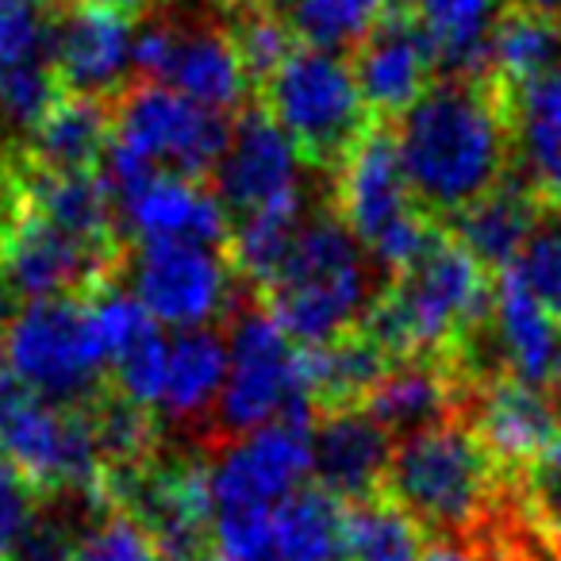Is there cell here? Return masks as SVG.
<instances>
[{"label":"cell","instance_id":"cell-1","mask_svg":"<svg viewBox=\"0 0 561 561\" xmlns=\"http://www.w3.org/2000/svg\"><path fill=\"white\" fill-rule=\"evenodd\" d=\"M512 104L489 73L435 78L389 124L415 201L443 227L512 178Z\"/></svg>","mask_w":561,"mask_h":561},{"label":"cell","instance_id":"cell-2","mask_svg":"<svg viewBox=\"0 0 561 561\" xmlns=\"http://www.w3.org/2000/svg\"><path fill=\"white\" fill-rule=\"evenodd\" d=\"M489 320L492 273L443 227L435 242L369 300L358 331L392 366L415 358L458 362Z\"/></svg>","mask_w":561,"mask_h":561},{"label":"cell","instance_id":"cell-3","mask_svg":"<svg viewBox=\"0 0 561 561\" xmlns=\"http://www.w3.org/2000/svg\"><path fill=\"white\" fill-rule=\"evenodd\" d=\"M374 297L369 254L339 224L335 211H320L305 216L289 257L257 305L300 351H316L351 335Z\"/></svg>","mask_w":561,"mask_h":561},{"label":"cell","instance_id":"cell-4","mask_svg":"<svg viewBox=\"0 0 561 561\" xmlns=\"http://www.w3.org/2000/svg\"><path fill=\"white\" fill-rule=\"evenodd\" d=\"M381 496L408 512L423 535H469L504 496V473L469 423L450 420L392 446Z\"/></svg>","mask_w":561,"mask_h":561},{"label":"cell","instance_id":"cell-5","mask_svg":"<svg viewBox=\"0 0 561 561\" xmlns=\"http://www.w3.org/2000/svg\"><path fill=\"white\" fill-rule=\"evenodd\" d=\"M331 204H335L331 211L339 216V224L389 277L404 273L443 231V224L431 219L415 201L389 124L369 127L351 150V158L335 170Z\"/></svg>","mask_w":561,"mask_h":561},{"label":"cell","instance_id":"cell-6","mask_svg":"<svg viewBox=\"0 0 561 561\" xmlns=\"http://www.w3.org/2000/svg\"><path fill=\"white\" fill-rule=\"evenodd\" d=\"M270 423L312 427L316 408L305 389V351L262 305H250L231 323L227 381L211 408V438L239 443Z\"/></svg>","mask_w":561,"mask_h":561},{"label":"cell","instance_id":"cell-7","mask_svg":"<svg viewBox=\"0 0 561 561\" xmlns=\"http://www.w3.org/2000/svg\"><path fill=\"white\" fill-rule=\"evenodd\" d=\"M257 108L289 135L305 165L335 173L377 124L358 93L351 62L331 50L297 43L273 78L257 89Z\"/></svg>","mask_w":561,"mask_h":561},{"label":"cell","instance_id":"cell-8","mask_svg":"<svg viewBox=\"0 0 561 561\" xmlns=\"http://www.w3.org/2000/svg\"><path fill=\"white\" fill-rule=\"evenodd\" d=\"M0 362L32 392L62 408H89L108 389V351L89 297H50L20 305Z\"/></svg>","mask_w":561,"mask_h":561},{"label":"cell","instance_id":"cell-9","mask_svg":"<svg viewBox=\"0 0 561 561\" xmlns=\"http://www.w3.org/2000/svg\"><path fill=\"white\" fill-rule=\"evenodd\" d=\"M0 458L35 492L104 496V466L85 408H62L32 392L0 362Z\"/></svg>","mask_w":561,"mask_h":561},{"label":"cell","instance_id":"cell-10","mask_svg":"<svg viewBox=\"0 0 561 561\" xmlns=\"http://www.w3.org/2000/svg\"><path fill=\"white\" fill-rule=\"evenodd\" d=\"M112 139L147 158L154 170H170L173 178L201 181L211 173L231 142V119L211 112L165 85L135 81L112 104Z\"/></svg>","mask_w":561,"mask_h":561},{"label":"cell","instance_id":"cell-11","mask_svg":"<svg viewBox=\"0 0 561 561\" xmlns=\"http://www.w3.org/2000/svg\"><path fill=\"white\" fill-rule=\"evenodd\" d=\"M234 270L224 250L185 247H139L131 270V297L154 323L196 331L234 312Z\"/></svg>","mask_w":561,"mask_h":561},{"label":"cell","instance_id":"cell-12","mask_svg":"<svg viewBox=\"0 0 561 561\" xmlns=\"http://www.w3.org/2000/svg\"><path fill=\"white\" fill-rule=\"evenodd\" d=\"M358 93L377 124H397L431 89L438 70L435 47L408 0H392L377 24L346 55Z\"/></svg>","mask_w":561,"mask_h":561},{"label":"cell","instance_id":"cell-13","mask_svg":"<svg viewBox=\"0 0 561 561\" xmlns=\"http://www.w3.org/2000/svg\"><path fill=\"white\" fill-rule=\"evenodd\" d=\"M300 150L293 139L265 116L262 108H247L231 127L224 158L216 165V201L227 219H250L262 211L297 208L300 204Z\"/></svg>","mask_w":561,"mask_h":561},{"label":"cell","instance_id":"cell-14","mask_svg":"<svg viewBox=\"0 0 561 561\" xmlns=\"http://www.w3.org/2000/svg\"><path fill=\"white\" fill-rule=\"evenodd\" d=\"M312 473V427L270 423L227 446L211 466V512L277 507Z\"/></svg>","mask_w":561,"mask_h":561},{"label":"cell","instance_id":"cell-15","mask_svg":"<svg viewBox=\"0 0 561 561\" xmlns=\"http://www.w3.org/2000/svg\"><path fill=\"white\" fill-rule=\"evenodd\" d=\"M461 423H469L500 473H523L561 435V415L542 389L512 374L484 377L469 389Z\"/></svg>","mask_w":561,"mask_h":561},{"label":"cell","instance_id":"cell-16","mask_svg":"<svg viewBox=\"0 0 561 561\" xmlns=\"http://www.w3.org/2000/svg\"><path fill=\"white\" fill-rule=\"evenodd\" d=\"M135 24L101 9L73 4L55 12V73L62 93L116 104L135 85Z\"/></svg>","mask_w":561,"mask_h":561},{"label":"cell","instance_id":"cell-17","mask_svg":"<svg viewBox=\"0 0 561 561\" xmlns=\"http://www.w3.org/2000/svg\"><path fill=\"white\" fill-rule=\"evenodd\" d=\"M124 216V231L135 234L139 247H165V242H185V247H211L224 250L231 234L224 204L201 181L158 173L147 185L116 201Z\"/></svg>","mask_w":561,"mask_h":561},{"label":"cell","instance_id":"cell-18","mask_svg":"<svg viewBox=\"0 0 561 561\" xmlns=\"http://www.w3.org/2000/svg\"><path fill=\"white\" fill-rule=\"evenodd\" d=\"M392 435L377 427L362 408L323 412L312 423V473L316 489L339 504H362L381 496L392 461Z\"/></svg>","mask_w":561,"mask_h":561},{"label":"cell","instance_id":"cell-19","mask_svg":"<svg viewBox=\"0 0 561 561\" xmlns=\"http://www.w3.org/2000/svg\"><path fill=\"white\" fill-rule=\"evenodd\" d=\"M469 389H473V381L458 362L415 358L392 366L381 377V385L366 397L362 412L392 438H412L450 420H461Z\"/></svg>","mask_w":561,"mask_h":561},{"label":"cell","instance_id":"cell-20","mask_svg":"<svg viewBox=\"0 0 561 561\" xmlns=\"http://www.w3.org/2000/svg\"><path fill=\"white\" fill-rule=\"evenodd\" d=\"M489 331L504 374L546 392L561 358V323L530 297V289L515 270L492 277Z\"/></svg>","mask_w":561,"mask_h":561},{"label":"cell","instance_id":"cell-21","mask_svg":"<svg viewBox=\"0 0 561 561\" xmlns=\"http://www.w3.org/2000/svg\"><path fill=\"white\" fill-rule=\"evenodd\" d=\"M512 165L546 216H561V66L515 96Z\"/></svg>","mask_w":561,"mask_h":561},{"label":"cell","instance_id":"cell-22","mask_svg":"<svg viewBox=\"0 0 561 561\" xmlns=\"http://www.w3.org/2000/svg\"><path fill=\"white\" fill-rule=\"evenodd\" d=\"M542 216V204L530 196V188L519 178H507L492 193H484L477 204H469L466 211H458L446 224V231L477 257L481 270H489L496 277V273L512 270L519 262L523 247L538 231V219Z\"/></svg>","mask_w":561,"mask_h":561},{"label":"cell","instance_id":"cell-23","mask_svg":"<svg viewBox=\"0 0 561 561\" xmlns=\"http://www.w3.org/2000/svg\"><path fill=\"white\" fill-rule=\"evenodd\" d=\"M112 104L62 93L27 135V165L43 173H96L112 142Z\"/></svg>","mask_w":561,"mask_h":561},{"label":"cell","instance_id":"cell-24","mask_svg":"<svg viewBox=\"0 0 561 561\" xmlns=\"http://www.w3.org/2000/svg\"><path fill=\"white\" fill-rule=\"evenodd\" d=\"M561 66V20L507 0L492 20L489 35V78L504 85V93L519 96L546 73Z\"/></svg>","mask_w":561,"mask_h":561},{"label":"cell","instance_id":"cell-25","mask_svg":"<svg viewBox=\"0 0 561 561\" xmlns=\"http://www.w3.org/2000/svg\"><path fill=\"white\" fill-rule=\"evenodd\" d=\"M224 381L227 339L208 328L181 331L170 343V366H165L162 400H158L154 415L170 423H201L216 408Z\"/></svg>","mask_w":561,"mask_h":561},{"label":"cell","instance_id":"cell-26","mask_svg":"<svg viewBox=\"0 0 561 561\" xmlns=\"http://www.w3.org/2000/svg\"><path fill=\"white\" fill-rule=\"evenodd\" d=\"M389 369H392V362L354 328L351 335L335 339V343L305 351L308 400H312L316 415L343 412V408H362Z\"/></svg>","mask_w":561,"mask_h":561},{"label":"cell","instance_id":"cell-27","mask_svg":"<svg viewBox=\"0 0 561 561\" xmlns=\"http://www.w3.org/2000/svg\"><path fill=\"white\" fill-rule=\"evenodd\" d=\"M435 47L443 78H484L489 73L492 0H408Z\"/></svg>","mask_w":561,"mask_h":561},{"label":"cell","instance_id":"cell-28","mask_svg":"<svg viewBox=\"0 0 561 561\" xmlns=\"http://www.w3.org/2000/svg\"><path fill=\"white\" fill-rule=\"evenodd\" d=\"M346 504L316 484H300L273 507L277 561H343Z\"/></svg>","mask_w":561,"mask_h":561},{"label":"cell","instance_id":"cell-29","mask_svg":"<svg viewBox=\"0 0 561 561\" xmlns=\"http://www.w3.org/2000/svg\"><path fill=\"white\" fill-rule=\"evenodd\" d=\"M423 527L400 512L389 496L362 500L346 507L343 523V561H420Z\"/></svg>","mask_w":561,"mask_h":561},{"label":"cell","instance_id":"cell-30","mask_svg":"<svg viewBox=\"0 0 561 561\" xmlns=\"http://www.w3.org/2000/svg\"><path fill=\"white\" fill-rule=\"evenodd\" d=\"M85 412H89V427H93L104 473H108V469L139 466V461L158 454V415L131 404L127 397H119L112 385L85 408Z\"/></svg>","mask_w":561,"mask_h":561},{"label":"cell","instance_id":"cell-31","mask_svg":"<svg viewBox=\"0 0 561 561\" xmlns=\"http://www.w3.org/2000/svg\"><path fill=\"white\" fill-rule=\"evenodd\" d=\"M55 73V12L47 0H0V78Z\"/></svg>","mask_w":561,"mask_h":561},{"label":"cell","instance_id":"cell-32","mask_svg":"<svg viewBox=\"0 0 561 561\" xmlns=\"http://www.w3.org/2000/svg\"><path fill=\"white\" fill-rule=\"evenodd\" d=\"M389 4L392 0H297L289 27L305 47L351 55Z\"/></svg>","mask_w":561,"mask_h":561},{"label":"cell","instance_id":"cell-33","mask_svg":"<svg viewBox=\"0 0 561 561\" xmlns=\"http://www.w3.org/2000/svg\"><path fill=\"white\" fill-rule=\"evenodd\" d=\"M211 546L224 561H277L270 507L211 512Z\"/></svg>","mask_w":561,"mask_h":561},{"label":"cell","instance_id":"cell-34","mask_svg":"<svg viewBox=\"0 0 561 561\" xmlns=\"http://www.w3.org/2000/svg\"><path fill=\"white\" fill-rule=\"evenodd\" d=\"M73 561H162V553L139 523L108 507L101 519L85 527Z\"/></svg>","mask_w":561,"mask_h":561},{"label":"cell","instance_id":"cell-35","mask_svg":"<svg viewBox=\"0 0 561 561\" xmlns=\"http://www.w3.org/2000/svg\"><path fill=\"white\" fill-rule=\"evenodd\" d=\"M530 289V297L561 323V231L538 227L530 242L523 247L519 262L512 265Z\"/></svg>","mask_w":561,"mask_h":561},{"label":"cell","instance_id":"cell-36","mask_svg":"<svg viewBox=\"0 0 561 561\" xmlns=\"http://www.w3.org/2000/svg\"><path fill=\"white\" fill-rule=\"evenodd\" d=\"M523 504L542 538L561 535V435L523 469Z\"/></svg>","mask_w":561,"mask_h":561},{"label":"cell","instance_id":"cell-37","mask_svg":"<svg viewBox=\"0 0 561 561\" xmlns=\"http://www.w3.org/2000/svg\"><path fill=\"white\" fill-rule=\"evenodd\" d=\"M35 500H39V492L27 484V477L0 458V561L12 558L24 530L32 527L35 512H39Z\"/></svg>","mask_w":561,"mask_h":561},{"label":"cell","instance_id":"cell-38","mask_svg":"<svg viewBox=\"0 0 561 561\" xmlns=\"http://www.w3.org/2000/svg\"><path fill=\"white\" fill-rule=\"evenodd\" d=\"M81 535H85V530L73 527L66 515L35 512L32 527L24 530V538L16 542L9 561H73Z\"/></svg>","mask_w":561,"mask_h":561},{"label":"cell","instance_id":"cell-39","mask_svg":"<svg viewBox=\"0 0 561 561\" xmlns=\"http://www.w3.org/2000/svg\"><path fill=\"white\" fill-rule=\"evenodd\" d=\"M85 9H101V12H112V16H124V20H142L162 4V0H78Z\"/></svg>","mask_w":561,"mask_h":561},{"label":"cell","instance_id":"cell-40","mask_svg":"<svg viewBox=\"0 0 561 561\" xmlns=\"http://www.w3.org/2000/svg\"><path fill=\"white\" fill-rule=\"evenodd\" d=\"M420 561H481L473 550H466V546H458V542H435V546H427L423 550V558Z\"/></svg>","mask_w":561,"mask_h":561},{"label":"cell","instance_id":"cell-41","mask_svg":"<svg viewBox=\"0 0 561 561\" xmlns=\"http://www.w3.org/2000/svg\"><path fill=\"white\" fill-rule=\"evenodd\" d=\"M519 4H527V9H538V12H546V16L561 20V0H519Z\"/></svg>","mask_w":561,"mask_h":561},{"label":"cell","instance_id":"cell-42","mask_svg":"<svg viewBox=\"0 0 561 561\" xmlns=\"http://www.w3.org/2000/svg\"><path fill=\"white\" fill-rule=\"evenodd\" d=\"M550 542V553H553V561H561V535L558 538H546Z\"/></svg>","mask_w":561,"mask_h":561}]
</instances>
